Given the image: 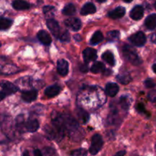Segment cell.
Returning a JSON list of instances; mask_svg holds the SVG:
<instances>
[{"mask_svg": "<svg viewBox=\"0 0 156 156\" xmlns=\"http://www.w3.org/2000/svg\"><path fill=\"white\" fill-rule=\"evenodd\" d=\"M61 88L58 85H53L46 88L45 94L48 98H53L60 93Z\"/></svg>", "mask_w": 156, "mask_h": 156, "instance_id": "14", "label": "cell"}, {"mask_svg": "<svg viewBox=\"0 0 156 156\" xmlns=\"http://www.w3.org/2000/svg\"><path fill=\"white\" fill-rule=\"evenodd\" d=\"M37 37L40 42H41V44H44V45L48 46L51 44V37H50V36L49 35V34L47 33V31H45V30H40L37 33Z\"/></svg>", "mask_w": 156, "mask_h": 156, "instance_id": "11", "label": "cell"}, {"mask_svg": "<svg viewBox=\"0 0 156 156\" xmlns=\"http://www.w3.org/2000/svg\"><path fill=\"white\" fill-rule=\"evenodd\" d=\"M18 91V88L14 84L6 81L1 82V100H3L6 96L14 94Z\"/></svg>", "mask_w": 156, "mask_h": 156, "instance_id": "3", "label": "cell"}, {"mask_svg": "<svg viewBox=\"0 0 156 156\" xmlns=\"http://www.w3.org/2000/svg\"><path fill=\"white\" fill-rule=\"evenodd\" d=\"M143 14H144V9H143V6L136 5L131 10L129 16L133 20L138 21L143 18Z\"/></svg>", "mask_w": 156, "mask_h": 156, "instance_id": "8", "label": "cell"}, {"mask_svg": "<svg viewBox=\"0 0 156 156\" xmlns=\"http://www.w3.org/2000/svg\"><path fill=\"white\" fill-rule=\"evenodd\" d=\"M43 12H44V15H49V16H53V13H54V7L53 6H45L43 9Z\"/></svg>", "mask_w": 156, "mask_h": 156, "instance_id": "28", "label": "cell"}, {"mask_svg": "<svg viewBox=\"0 0 156 156\" xmlns=\"http://www.w3.org/2000/svg\"><path fill=\"white\" fill-rule=\"evenodd\" d=\"M59 39L61 40L62 41H69L70 36H69V32L66 31V30H62Z\"/></svg>", "mask_w": 156, "mask_h": 156, "instance_id": "29", "label": "cell"}, {"mask_svg": "<svg viewBox=\"0 0 156 156\" xmlns=\"http://www.w3.org/2000/svg\"><path fill=\"white\" fill-rule=\"evenodd\" d=\"M155 9H156V2L155 3Z\"/></svg>", "mask_w": 156, "mask_h": 156, "instance_id": "39", "label": "cell"}, {"mask_svg": "<svg viewBox=\"0 0 156 156\" xmlns=\"http://www.w3.org/2000/svg\"><path fill=\"white\" fill-rule=\"evenodd\" d=\"M37 98V91L36 90H29L25 91L21 94V98L25 102H31L35 101Z\"/></svg>", "mask_w": 156, "mask_h": 156, "instance_id": "10", "label": "cell"}, {"mask_svg": "<svg viewBox=\"0 0 156 156\" xmlns=\"http://www.w3.org/2000/svg\"><path fill=\"white\" fill-rule=\"evenodd\" d=\"M88 151L85 149H79L71 152L72 156H86Z\"/></svg>", "mask_w": 156, "mask_h": 156, "instance_id": "27", "label": "cell"}, {"mask_svg": "<svg viewBox=\"0 0 156 156\" xmlns=\"http://www.w3.org/2000/svg\"><path fill=\"white\" fill-rule=\"evenodd\" d=\"M97 1L98 2H105L106 0H97Z\"/></svg>", "mask_w": 156, "mask_h": 156, "instance_id": "38", "label": "cell"}, {"mask_svg": "<svg viewBox=\"0 0 156 156\" xmlns=\"http://www.w3.org/2000/svg\"><path fill=\"white\" fill-rule=\"evenodd\" d=\"M104 39V35L103 34L101 31H96L94 34L92 35L91 38V44L92 45H96V44H99V43L101 42Z\"/></svg>", "mask_w": 156, "mask_h": 156, "instance_id": "21", "label": "cell"}, {"mask_svg": "<svg viewBox=\"0 0 156 156\" xmlns=\"http://www.w3.org/2000/svg\"><path fill=\"white\" fill-rule=\"evenodd\" d=\"M119 91V86L114 82H109L105 87V92L110 97H114Z\"/></svg>", "mask_w": 156, "mask_h": 156, "instance_id": "13", "label": "cell"}, {"mask_svg": "<svg viewBox=\"0 0 156 156\" xmlns=\"http://www.w3.org/2000/svg\"><path fill=\"white\" fill-rule=\"evenodd\" d=\"M12 21L9 18H2L0 20V29L2 30H5L9 29L12 26Z\"/></svg>", "mask_w": 156, "mask_h": 156, "instance_id": "25", "label": "cell"}, {"mask_svg": "<svg viewBox=\"0 0 156 156\" xmlns=\"http://www.w3.org/2000/svg\"><path fill=\"white\" fill-rule=\"evenodd\" d=\"M145 25L149 30L156 28V14L149 15L145 20Z\"/></svg>", "mask_w": 156, "mask_h": 156, "instance_id": "16", "label": "cell"}, {"mask_svg": "<svg viewBox=\"0 0 156 156\" xmlns=\"http://www.w3.org/2000/svg\"><path fill=\"white\" fill-rule=\"evenodd\" d=\"M105 70V64L101 62H96L92 65L91 68V72L93 73H99Z\"/></svg>", "mask_w": 156, "mask_h": 156, "instance_id": "22", "label": "cell"}, {"mask_svg": "<svg viewBox=\"0 0 156 156\" xmlns=\"http://www.w3.org/2000/svg\"><path fill=\"white\" fill-rule=\"evenodd\" d=\"M120 32L118 30H111V31L108 33L107 38H108V41L114 42V41H117L120 38Z\"/></svg>", "mask_w": 156, "mask_h": 156, "instance_id": "26", "label": "cell"}, {"mask_svg": "<svg viewBox=\"0 0 156 156\" xmlns=\"http://www.w3.org/2000/svg\"><path fill=\"white\" fill-rule=\"evenodd\" d=\"M88 66L87 65H82L80 67V70L82 73H87L88 72Z\"/></svg>", "mask_w": 156, "mask_h": 156, "instance_id": "32", "label": "cell"}, {"mask_svg": "<svg viewBox=\"0 0 156 156\" xmlns=\"http://www.w3.org/2000/svg\"><path fill=\"white\" fill-rule=\"evenodd\" d=\"M122 51H123V57L128 62L132 63L133 65L139 66L140 64L142 63L141 59H140V56L136 53V51L131 46L124 45L123 49H122Z\"/></svg>", "mask_w": 156, "mask_h": 156, "instance_id": "1", "label": "cell"}, {"mask_svg": "<svg viewBox=\"0 0 156 156\" xmlns=\"http://www.w3.org/2000/svg\"><path fill=\"white\" fill-rule=\"evenodd\" d=\"M102 59L111 66H114L115 65V59H114V54L111 51H105L102 54Z\"/></svg>", "mask_w": 156, "mask_h": 156, "instance_id": "19", "label": "cell"}, {"mask_svg": "<svg viewBox=\"0 0 156 156\" xmlns=\"http://www.w3.org/2000/svg\"><path fill=\"white\" fill-rule=\"evenodd\" d=\"M123 1H124L125 2H131L133 0H123Z\"/></svg>", "mask_w": 156, "mask_h": 156, "instance_id": "37", "label": "cell"}, {"mask_svg": "<svg viewBox=\"0 0 156 156\" xmlns=\"http://www.w3.org/2000/svg\"><path fill=\"white\" fill-rule=\"evenodd\" d=\"M34 156H43L42 152L39 150V149H35L34 151Z\"/></svg>", "mask_w": 156, "mask_h": 156, "instance_id": "33", "label": "cell"}, {"mask_svg": "<svg viewBox=\"0 0 156 156\" xmlns=\"http://www.w3.org/2000/svg\"><path fill=\"white\" fill-rule=\"evenodd\" d=\"M125 154H126V152L125 151H120L117 153H116L114 156H124Z\"/></svg>", "mask_w": 156, "mask_h": 156, "instance_id": "34", "label": "cell"}, {"mask_svg": "<svg viewBox=\"0 0 156 156\" xmlns=\"http://www.w3.org/2000/svg\"><path fill=\"white\" fill-rule=\"evenodd\" d=\"M148 98L149 100L153 103H156V91H152L148 94Z\"/></svg>", "mask_w": 156, "mask_h": 156, "instance_id": "30", "label": "cell"}, {"mask_svg": "<svg viewBox=\"0 0 156 156\" xmlns=\"http://www.w3.org/2000/svg\"><path fill=\"white\" fill-rule=\"evenodd\" d=\"M76 116H77L79 121L82 123H87L88 119H89V115H88V113L85 111H84V110L80 109V108H79L76 111Z\"/></svg>", "mask_w": 156, "mask_h": 156, "instance_id": "20", "label": "cell"}, {"mask_svg": "<svg viewBox=\"0 0 156 156\" xmlns=\"http://www.w3.org/2000/svg\"><path fill=\"white\" fill-rule=\"evenodd\" d=\"M145 85H146V88H152L155 86V82H154L153 80H152V79H147V80L145 82Z\"/></svg>", "mask_w": 156, "mask_h": 156, "instance_id": "31", "label": "cell"}, {"mask_svg": "<svg viewBox=\"0 0 156 156\" xmlns=\"http://www.w3.org/2000/svg\"><path fill=\"white\" fill-rule=\"evenodd\" d=\"M47 26L51 33L54 35L56 37L59 38L60 37L62 30H60V27H59V24L54 19H49L47 21Z\"/></svg>", "mask_w": 156, "mask_h": 156, "instance_id": "6", "label": "cell"}, {"mask_svg": "<svg viewBox=\"0 0 156 156\" xmlns=\"http://www.w3.org/2000/svg\"><path fill=\"white\" fill-rule=\"evenodd\" d=\"M83 58L86 62L94 61L97 59V51L94 49L88 47L83 50Z\"/></svg>", "mask_w": 156, "mask_h": 156, "instance_id": "7", "label": "cell"}, {"mask_svg": "<svg viewBox=\"0 0 156 156\" xmlns=\"http://www.w3.org/2000/svg\"><path fill=\"white\" fill-rule=\"evenodd\" d=\"M96 12V7L93 3L88 2L85 5H84L83 7L82 8L81 10V14L82 15H90V14H94Z\"/></svg>", "mask_w": 156, "mask_h": 156, "instance_id": "17", "label": "cell"}, {"mask_svg": "<svg viewBox=\"0 0 156 156\" xmlns=\"http://www.w3.org/2000/svg\"><path fill=\"white\" fill-rule=\"evenodd\" d=\"M64 23L69 29L73 31H77L82 27V21L77 18H67L66 20H65Z\"/></svg>", "mask_w": 156, "mask_h": 156, "instance_id": "5", "label": "cell"}, {"mask_svg": "<svg viewBox=\"0 0 156 156\" xmlns=\"http://www.w3.org/2000/svg\"><path fill=\"white\" fill-rule=\"evenodd\" d=\"M57 72L60 76H66L69 73L68 62L65 59H59L57 62Z\"/></svg>", "mask_w": 156, "mask_h": 156, "instance_id": "9", "label": "cell"}, {"mask_svg": "<svg viewBox=\"0 0 156 156\" xmlns=\"http://www.w3.org/2000/svg\"><path fill=\"white\" fill-rule=\"evenodd\" d=\"M103 145L104 142L101 136L99 134H94L91 138V143L89 149L90 153L93 155H95L100 152L103 147Z\"/></svg>", "mask_w": 156, "mask_h": 156, "instance_id": "2", "label": "cell"}, {"mask_svg": "<svg viewBox=\"0 0 156 156\" xmlns=\"http://www.w3.org/2000/svg\"><path fill=\"white\" fill-rule=\"evenodd\" d=\"M152 69H153L154 73H156V64H155V65H153V66H152Z\"/></svg>", "mask_w": 156, "mask_h": 156, "instance_id": "36", "label": "cell"}, {"mask_svg": "<svg viewBox=\"0 0 156 156\" xmlns=\"http://www.w3.org/2000/svg\"><path fill=\"white\" fill-rule=\"evenodd\" d=\"M129 41L136 47H142L146 44V37L143 32L138 31L131 35L129 37Z\"/></svg>", "mask_w": 156, "mask_h": 156, "instance_id": "4", "label": "cell"}, {"mask_svg": "<svg viewBox=\"0 0 156 156\" xmlns=\"http://www.w3.org/2000/svg\"><path fill=\"white\" fill-rule=\"evenodd\" d=\"M125 13H126V9L123 7H117L110 12L108 13V17L112 19H118V18H121L122 17L124 16Z\"/></svg>", "mask_w": 156, "mask_h": 156, "instance_id": "12", "label": "cell"}, {"mask_svg": "<svg viewBox=\"0 0 156 156\" xmlns=\"http://www.w3.org/2000/svg\"><path fill=\"white\" fill-rule=\"evenodd\" d=\"M117 79L119 82H121L122 84H124V85H126L132 80L131 76H129V73H120L117 76Z\"/></svg>", "mask_w": 156, "mask_h": 156, "instance_id": "23", "label": "cell"}, {"mask_svg": "<svg viewBox=\"0 0 156 156\" xmlns=\"http://www.w3.org/2000/svg\"><path fill=\"white\" fill-rule=\"evenodd\" d=\"M25 129L26 130L30 133H34L39 128V123L37 120H30L25 123Z\"/></svg>", "mask_w": 156, "mask_h": 156, "instance_id": "18", "label": "cell"}, {"mask_svg": "<svg viewBox=\"0 0 156 156\" xmlns=\"http://www.w3.org/2000/svg\"><path fill=\"white\" fill-rule=\"evenodd\" d=\"M63 15H67V16H71L76 13V7L73 4H68L64 7L62 10Z\"/></svg>", "mask_w": 156, "mask_h": 156, "instance_id": "24", "label": "cell"}, {"mask_svg": "<svg viewBox=\"0 0 156 156\" xmlns=\"http://www.w3.org/2000/svg\"><path fill=\"white\" fill-rule=\"evenodd\" d=\"M12 6L14 9L18 11L27 10L30 8V5L24 0H15L12 2Z\"/></svg>", "mask_w": 156, "mask_h": 156, "instance_id": "15", "label": "cell"}, {"mask_svg": "<svg viewBox=\"0 0 156 156\" xmlns=\"http://www.w3.org/2000/svg\"><path fill=\"white\" fill-rule=\"evenodd\" d=\"M22 156H30L29 155V152H28V151H24V152H23V155H22Z\"/></svg>", "mask_w": 156, "mask_h": 156, "instance_id": "35", "label": "cell"}]
</instances>
